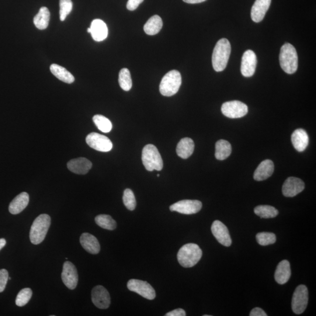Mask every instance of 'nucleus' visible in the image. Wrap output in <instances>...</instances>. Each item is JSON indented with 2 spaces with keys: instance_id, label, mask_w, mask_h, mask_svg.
Listing matches in <instances>:
<instances>
[{
  "instance_id": "nucleus-10",
  "label": "nucleus",
  "mask_w": 316,
  "mask_h": 316,
  "mask_svg": "<svg viewBox=\"0 0 316 316\" xmlns=\"http://www.w3.org/2000/svg\"><path fill=\"white\" fill-rule=\"evenodd\" d=\"M86 141L90 147L96 151L107 152L112 150V142L108 137L96 133H92L87 136Z\"/></svg>"
},
{
  "instance_id": "nucleus-4",
  "label": "nucleus",
  "mask_w": 316,
  "mask_h": 316,
  "mask_svg": "<svg viewBox=\"0 0 316 316\" xmlns=\"http://www.w3.org/2000/svg\"><path fill=\"white\" fill-rule=\"evenodd\" d=\"M279 61L281 68L287 74H293L297 70L298 57L296 49L290 44H284L280 49Z\"/></svg>"
},
{
  "instance_id": "nucleus-24",
  "label": "nucleus",
  "mask_w": 316,
  "mask_h": 316,
  "mask_svg": "<svg viewBox=\"0 0 316 316\" xmlns=\"http://www.w3.org/2000/svg\"><path fill=\"white\" fill-rule=\"evenodd\" d=\"M291 276L290 263L287 260H283L277 266L275 279L277 283L284 284L288 282Z\"/></svg>"
},
{
  "instance_id": "nucleus-11",
  "label": "nucleus",
  "mask_w": 316,
  "mask_h": 316,
  "mask_svg": "<svg viewBox=\"0 0 316 316\" xmlns=\"http://www.w3.org/2000/svg\"><path fill=\"white\" fill-rule=\"evenodd\" d=\"M202 208L201 201L196 200H183L170 206V210L183 214H194L199 212Z\"/></svg>"
},
{
  "instance_id": "nucleus-23",
  "label": "nucleus",
  "mask_w": 316,
  "mask_h": 316,
  "mask_svg": "<svg viewBox=\"0 0 316 316\" xmlns=\"http://www.w3.org/2000/svg\"><path fill=\"white\" fill-rule=\"evenodd\" d=\"M293 147L298 152H303L306 149L309 138L306 131L303 129L295 130L291 137Z\"/></svg>"
},
{
  "instance_id": "nucleus-16",
  "label": "nucleus",
  "mask_w": 316,
  "mask_h": 316,
  "mask_svg": "<svg viewBox=\"0 0 316 316\" xmlns=\"http://www.w3.org/2000/svg\"><path fill=\"white\" fill-rule=\"evenodd\" d=\"M211 232L218 242L225 246H230L232 240L228 228L220 221L213 222L211 228Z\"/></svg>"
},
{
  "instance_id": "nucleus-44",
  "label": "nucleus",
  "mask_w": 316,
  "mask_h": 316,
  "mask_svg": "<svg viewBox=\"0 0 316 316\" xmlns=\"http://www.w3.org/2000/svg\"><path fill=\"white\" fill-rule=\"evenodd\" d=\"M88 32L89 33H91V30H90V28H89V29H88Z\"/></svg>"
},
{
  "instance_id": "nucleus-15",
  "label": "nucleus",
  "mask_w": 316,
  "mask_h": 316,
  "mask_svg": "<svg viewBox=\"0 0 316 316\" xmlns=\"http://www.w3.org/2000/svg\"><path fill=\"white\" fill-rule=\"evenodd\" d=\"M304 187L303 180L295 177H289L283 184L282 193L285 197H293L301 193Z\"/></svg>"
},
{
  "instance_id": "nucleus-38",
  "label": "nucleus",
  "mask_w": 316,
  "mask_h": 316,
  "mask_svg": "<svg viewBox=\"0 0 316 316\" xmlns=\"http://www.w3.org/2000/svg\"><path fill=\"white\" fill-rule=\"evenodd\" d=\"M9 280V272L5 269L0 270V293L6 289Z\"/></svg>"
},
{
  "instance_id": "nucleus-35",
  "label": "nucleus",
  "mask_w": 316,
  "mask_h": 316,
  "mask_svg": "<svg viewBox=\"0 0 316 316\" xmlns=\"http://www.w3.org/2000/svg\"><path fill=\"white\" fill-rule=\"evenodd\" d=\"M33 296V291L30 288H24L21 290L16 297V303L19 307H23L29 303Z\"/></svg>"
},
{
  "instance_id": "nucleus-5",
  "label": "nucleus",
  "mask_w": 316,
  "mask_h": 316,
  "mask_svg": "<svg viewBox=\"0 0 316 316\" xmlns=\"http://www.w3.org/2000/svg\"><path fill=\"white\" fill-rule=\"evenodd\" d=\"M142 161L145 169L149 172L154 170L160 171L164 166L160 153L157 148L152 144H148L144 148L142 153Z\"/></svg>"
},
{
  "instance_id": "nucleus-9",
  "label": "nucleus",
  "mask_w": 316,
  "mask_h": 316,
  "mask_svg": "<svg viewBox=\"0 0 316 316\" xmlns=\"http://www.w3.org/2000/svg\"><path fill=\"white\" fill-rule=\"evenodd\" d=\"M127 287L131 291L140 294L148 300H154L156 293L154 288L146 281L130 279L127 283Z\"/></svg>"
},
{
  "instance_id": "nucleus-20",
  "label": "nucleus",
  "mask_w": 316,
  "mask_h": 316,
  "mask_svg": "<svg viewBox=\"0 0 316 316\" xmlns=\"http://www.w3.org/2000/svg\"><path fill=\"white\" fill-rule=\"evenodd\" d=\"M274 171V164L272 161L269 159L262 161L257 167L253 178L256 181H262L271 176Z\"/></svg>"
},
{
  "instance_id": "nucleus-17",
  "label": "nucleus",
  "mask_w": 316,
  "mask_h": 316,
  "mask_svg": "<svg viewBox=\"0 0 316 316\" xmlns=\"http://www.w3.org/2000/svg\"><path fill=\"white\" fill-rule=\"evenodd\" d=\"M272 0H256L252 6L251 16L253 22L259 23L262 22L268 12Z\"/></svg>"
},
{
  "instance_id": "nucleus-18",
  "label": "nucleus",
  "mask_w": 316,
  "mask_h": 316,
  "mask_svg": "<svg viewBox=\"0 0 316 316\" xmlns=\"http://www.w3.org/2000/svg\"><path fill=\"white\" fill-rule=\"evenodd\" d=\"M68 168L73 173L78 175H85L92 167V163L85 158L72 159L68 162Z\"/></svg>"
},
{
  "instance_id": "nucleus-42",
  "label": "nucleus",
  "mask_w": 316,
  "mask_h": 316,
  "mask_svg": "<svg viewBox=\"0 0 316 316\" xmlns=\"http://www.w3.org/2000/svg\"><path fill=\"white\" fill-rule=\"evenodd\" d=\"M183 1L188 3V4H198V3H203L206 0H183Z\"/></svg>"
},
{
  "instance_id": "nucleus-32",
  "label": "nucleus",
  "mask_w": 316,
  "mask_h": 316,
  "mask_svg": "<svg viewBox=\"0 0 316 316\" xmlns=\"http://www.w3.org/2000/svg\"><path fill=\"white\" fill-rule=\"evenodd\" d=\"M93 120L96 127L103 133H108L112 130V123L106 117L102 115H95L93 117Z\"/></svg>"
},
{
  "instance_id": "nucleus-26",
  "label": "nucleus",
  "mask_w": 316,
  "mask_h": 316,
  "mask_svg": "<svg viewBox=\"0 0 316 316\" xmlns=\"http://www.w3.org/2000/svg\"><path fill=\"white\" fill-rule=\"evenodd\" d=\"M52 74L60 81L68 84H71L75 81L74 76L65 68L57 64H52L50 67Z\"/></svg>"
},
{
  "instance_id": "nucleus-37",
  "label": "nucleus",
  "mask_w": 316,
  "mask_h": 316,
  "mask_svg": "<svg viewBox=\"0 0 316 316\" xmlns=\"http://www.w3.org/2000/svg\"><path fill=\"white\" fill-rule=\"evenodd\" d=\"M60 20L61 22H64L67 16L72 12L73 3L72 0H60Z\"/></svg>"
},
{
  "instance_id": "nucleus-6",
  "label": "nucleus",
  "mask_w": 316,
  "mask_h": 316,
  "mask_svg": "<svg viewBox=\"0 0 316 316\" xmlns=\"http://www.w3.org/2000/svg\"><path fill=\"white\" fill-rule=\"evenodd\" d=\"M181 85V75L179 71L173 70L167 73L162 78L159 91L163 96L171 97L178 93Z\"/></svg>"
},
{
  "instance_id": "nucleus-28",
  "label": "nucleus",
  "mask_w": 316,
  "mask_h": 316,
  "mask_svg": "<svg viewBox=\"0 0 316 316\" xmlns=\"http://www.w3.org/2000/svg\"><path fill=\"white\" fill-rule=\"evenodd\" d=\"M163 26L162 20L160 17L155 15L151 17L146 23L144 30L149 36H155L161 31Z\"/></svg>"
},
{
  "instance_id": "nucleus-36",
  "label": "nucleus",
  "mask_w": 316,
  "mask_h": 316,
  "mask_svg": "<svg viewBox=\"0 0 316 316\" xmlns=\"http://www.w3.org/2000/svg\"><path fill=\"white\" fill-rule=\"evenodd\" d=\"M123 203L128 210L133 211L136 207V199L134 194L131 189H127L124 190L123 197Z\"/></svg>"
},
{
  "instance_id": "nucleus-31",
  "label": "nucleus",
  "mask_w": 316,
  "mask_h": 316,
  "mask_svg": "<svg viewBox=\"0 0 316 316\" xmlns=\"http://www.w3.org/2000/svg\"><path fill=\"white\" fill-rule=\"evenodd\" d=\"M95 221L99 227L106 230H114L117 227L116 221L109 215L100 214L96 217Z\"/></svg>"
},
{
  "instance_id": "nucleus-33",
  "label": "nucleus",
  "mask_w": 316,
  "mask_h": 316,
  "mask_svg": "<svg viewBox=\"0 0 316 316\" xmlns=\"http://www.w3.org/2000/svg\"><path fill=\"white\" fill-rule=\"evenodd\" d=\"M119 82L121 88L125 91L128 92L131 90L133 83H132L130 72L127 68H123L120 71Z\"/></svg>"
},
{
  "instance_id": "nucleus-2",
  "label": "nucleus",
  "mask_w": 316,
  "mask_h": 316,
  "mask_svg": "<svg viewBox=\"0 0 316 316\" xmlns=\"http://www.w3.org/2000/svg\"><path fill=\"white\" fill-rule=\"evenodd\" d=\"M202 256V251L199 246L189 243L184 245L177 255L180 265L184 268H191L196 265Z\"/></svg>"
},
{
  "instance_id": "nucleus-39",
  "label": "nucleus",
  "mask_w": 316,
  "mask_h": 316,
  "mask_svg": "<svg viewBox=\"0 0 316 316\" xmlns=\"http://www.w3.org/2000/svg\"><path fill=\"white\" fill-rule=\"evenodd\" d=\"M144 0H128L127 4V8L130 11H134L140 6Z\"/></svg>"
},
{
  "instance_id": "nucleus-27",
  "label": "nucleus",
  "mask_w": 316,
  "mask_h": 316,
  "mask_svg": "<svg viewBox=\"0 0 316 316\" xmlns=\"http://www.w3.org/2000/svg\"><path fill=\"white\" fill-rule=\"evenodd\" d=\"M50 20V12L46 7L41 8L34 19V25L38 29L44 30L48 27Z\"/></svg>"
},
{
  "instance_id": "nucleus-30",
  "label": "nucleus",
  "mask_w": 316,
  "mask_h": 316,
  "mask_svg": "<svg viewBox=\"0 0 316 316\" xmlns=\"http://www.w3.org/2000/svg\"><path fill=\"white\" fill-rule=\"evenodd\" d=\"M254 213L257 216L262 218H271L275 217L278 215V210L275 207L261 205L255 208Z\"/></svg>"
},
{
  "instance_id": "nucleus-29",
  "label": "nucleus",
  "mask_w": 316,
  "mask_h": 316,
  "mask_svg": "<svg viewBox=\"0 0 316 316\" xmlns=\"http://www.w3.org/2000/svg\"><path fill=\"white\" fill-rule=\"evenodd\" d=\"M232 148L230 142L224 140L218 141L216 144L215 156L218 160L226 159L231 154Z\"/></svg>"
},
{
  "instance_id": "nucleus-8",
  "label": "nucleus",
  "mask_w": 316,
  "mask_h": 316,
  "mask_svg": "<svg viewBox=\"0 0 316 316\" xmlns=\"http://www.w3.org/2000/svg\"><path fill=\"white\" fill-rule=\"evenodd\" d=\"M222 113L230 119H239L248 113V109L245 104L239 101H231L224 103L221 107Z\"/></svg>"
},
{
  "instance_id": "nucleus-1",
  "label": "nucleus",
  "mask_w": 316,
  "mask_h": 316,
  "mask_svg": "<svg viewBox=\"0 0 316 316\" xmlns=\"http://www.w3.org/2000/svg\"><path fill=\"white\" fill-rule=\"evenodd\" d=\"M230 54V42L225 38L218 41L214 49L212 56V64L215 71L222 72L226 68Z\"/></svg>"
},
{
  "instance_id": "nucleus-25",
  "label": "nucleus",
  "mask_w": 316,
  "mask_h": 316,
  "mask_svg": "<svg viewBox=\"0 0 316 316\" xmlns=\"http://www.w3.org/2000/svg\"><path fill=\"white\" fill-rule=\"evenodd\" d=\"M194 149V141L191 138H185L182 139L177 145L176 153L179 157L185 159L193 154Z\"/></svg>"
},
{
  "instance_id": "nucleus-40",
  "label": "nucleus",
  "mask_w": 316,
  "mask_h": 316,
  "mask_svg": "<svg viewBox=\"0 0 316 316\" xmlns=\"http://www.w3.org/2000/svg\"><path fill=\"white\" fill-rule=\"evenodd\" d=\"M186 315L185 311L182 308L175 309L165 314L166 316H185Z\"/></svg>"
},
{
  "instance_id": "nucleus-45",
  "label": "nucleus",
  "mask_w": 316,
  "mask_h": 316,
  "mask_svg": "<svg viewBox=\"0 0 316 316\" xmlns=\"http://www.w3.org/2000/svg\"><path fill=\"white\" fill-rule=\"evenodd\" d=\"M159 176H160V175H159V174H158V175H157V176H158V177H159Z\"/></svg>"
},
{
  "instance_id": "nucleus-22",
  "label": "nucleus",
  "mask_w": 316,
  "mask_h": 316,
  "mask_svg": "<svg viewBox=\"0 0 316 316\" xmlns=\"http://www.w3.org/2000/svg\"><path fill=\"white\" fill-rule=\"evenodd\" d=\"M29 194L26 192H23L17 196L13 200L9 206L10 213L16 215L22 213L25 209L29 203Z\"/></svg>"
},
{
  "instance_id": "nucleus-12",
  "label": "nucleus",
  "mask_w": 316,
  "mask_h": 316,
  "mask_svg": "<svg viewBox=\"0 0 316 316\" xmlns=\"http://www.w3.org/2000/svg\"><path fill=\"white\" fill-rule=\"evenodd\" d=\"M62 279L69 289H75L78 283V273L76 266L70 261L64 263L62 273Z\"/></svg>"
},
{
  "instance_id": "nucleus-34",
  "label": "nucleus",
  "mask_w": 316,
  "mask_h": 316,
  "mask_svg": "<svg viewBox=\"0 0 316 316\" xmlns=\"http://www.w3.org/2000/svg\"><path fill=\"white\" fill-rule=\"evenodd\" d=\"M256 238L258 244L262 246L273 244L276 241V235L268 232H259L256 234Z\"/></svg>"
},
{
  "instance_id": "nucleus-19",
  "label": "nucleus",
  "mask_w": 316,
  "mask_h": 316,
  "mask_svg": "<svg viewBox=\"0 0 316 316\" xmlns=\"http://www.w3.org/2000/svg\"><path fill=\"white\" fill-rule=\"evenodd\" d=\"M80 242L87 252L92 254H97L100 251V245L98 239L92 234L85 232L81 236Z\"/></svg>"
},
{
  "instance_id": "nucleus-7",
  "label": "nucleus",
  "mask_w": 316,
  "mask_h": 316,
  "mask_svg": "<svg viewBox=\"0 0 316 316\" xmlns=\"http://www.w3.org/2000/svg\"><path fill=\"white\" fill-rule=\"evenodd\" d=\"M308 300V292L306 286L301 284L295 290L291 301V308L295 314H300L307 307Z\"/></svg>"
},
{
  "instance_id": "nucleus-14",
  "label": "nucleus",
  "mask_w": 316,
  "mask_h": 316,
  "mask_svg": "<svg viewBox=\"0 0 316 316\" xmlns=\"http://www.w3.org/2000/svg\"><path fill=\"white\" fill-rule=\"evenodd\" d=\"M257 58L255 52L248 50L243 54L241 65V74L244 77H251L255 74Z\"/></svg>"
},
{
  "instance_id": "nucleus-13",
  "label": "nucleus",
  "mask_w": 316,
  "mask_h": 316,
  "mask_svg": "<svg viewBox=\"0 0 316 316\" xmlns=\"http://www.w3.org/2000/svg\"><path fill=\"white\" fill-rule=\"evenodd\" d=\"M92 300L97 308H108L111 303L110 293L103 286H96L92 291Z\"/></svg>"
},
{
  "instance_id": "nucleus-21",
  "label": "nucleus",
  "mask_w": 316,
  "mask_h": 316,
  "mask_svg": "<svg viewBox=\"0 0 316 316\" xmlns=\"http://www.w3.org/2000/svg\"><path fill=\"white\" fill-rule=\"evenodd\" d=\"M91 34L93 40L97 42L103 41L108 36V28L103 21L96 19L93 20L91 27Z\"/></svg>"
},
{
  "instance_id": "nucleus-41",
  "label": "nucleus",
  "mask_w": 316,
  "mask_h": 316,
  "mask_svg": "<svg viewBox=\"0 0 316 316\" xmlns=\"http://www.w3.org/2000/svg\"><path fill=\"white\" fill-rule=\"evenodd\" d=\"M250 316H266V312L259 307L253 308L249 314Z\"/></svg>"
},
{
  "instance_id": "nucleus-43",
  "label": "nucleus",
  "mask_w": 316,
  "mask_h": 316,
  "mask_svg": "<svg viewBox=\"0 0 316 316\" xmlns=\"http://www.w3.org/2000/svg\"><path fill=\"white\" fill-rule=\"evenodd\" d=\"M6 242V240L5 238H0V251L5 247Z\"/></svg>"
},
{
  "instance_id": "nucleus-3",
  "label": "nucleus",
  "mask_w": 316,
  "mask_h": 316,
  "mask_svg": "<svg viewBox=\"0 0 316 316\" xmlns=\"http://www.w3.org/2000/svg\"><path fill=\"white\" fill-rule=\"evenodd\" d=\"M51 223V217L47 214L38 216L31 227L30 238L32 244L38 245L43 242Z\"/></svg>"
}]
</instances>
